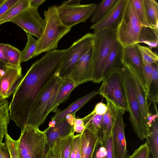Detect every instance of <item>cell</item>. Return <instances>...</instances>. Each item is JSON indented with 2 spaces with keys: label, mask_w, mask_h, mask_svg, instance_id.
Instances as JSON below:
<instances>
[{
  "label": "cell",
  "mask_w": 158,
  "mask_h": 158,
  "mask_svg": "<svg viewBox=\"0 0 158 158\" xmlns=\"http://www.w3.org/2000/svg\"><path fill=\"white\" fill-rule=\"evenodd\" d=\"M143 26L139 21L132 0H126L116 29L118 42L123 47L139 44Z\"/></svg>",
  "instance_id": "7"
},
{
  "label": "cell",
  "mask_w": 158,
  "mask_h": 158,
  "mask_svg": "<svg viewBox=\"0 0 158 158\" xmlns=\"http://www.w3.org/2000/svg\"><path fill=\"white\" fill-rule=\"evenodd\" d=\"M143 64H158V56L156 52L152 51L150 48L138 44Z\"/></svg>",
  "instance_id": "35"
},
{
  "label": "cell",
  "mask_w": 158,
  "mask_h": 158,
  "mask_svg": "<svg viewBox=\"0 0 158 158\" xmlns=\"http://www.w3.org/2000/svg\"><path fill=\"white\" fill-rule=\"evenodd\" d=\"M23 77L21 65H7L0 73V98L6 100L13 94Z\"/></svg>",
  "instance_id": "13"
},
{
  "label": "cell",
  "mask_w": 158,
  "mask_h": 158,
  "mask_svg": "<svg viewBox=\"0 0 158 158\" xmlns=\"http://www.w3.org/2000/svg\"><path fill=\"white\" fill-rule=\"evenodd\" d=\"M0 158H10V153L5 143H0Z\"/></svg>",
  "instance_id": "45"
},
{
  "label": "cell",
  "mask_w": 158,
  "mask_h": 158,
  "mask_svg": "<svg viewBox=\"0 0 158 158\" xmlns=\"http://www.w3.org/2000/svg\"><path fill=\"white\" fill-rule=\"evenodd\" d=\"M95 152H94V155H93V157L92 158H97L95 156Z\"/></svg>",
  "instance_id": "55"
},
{
  "label": "cell",
  "mask_w": 158,
  "mask_h": 158,
  "mask_svg": "<svg viewBox=\"0 0 158 158\" xmlns=\"http://www.w3.org/2000/svg\"><path fill=\"white\" fill-rule=\"evenodd\" d=\"M99 144L98 134L85 128L80 135L81 158H92Z\"/></svg>",
  "instance_id": "19"
},
{
  "label": "cell",
  "mask_w": 158,
  "mask_h": 158,
  "mask_svg": "<svg viewBox=\"0 0 158 158\" xmlns=\"http://www.w3.org/2000/svg\"><path fill=\"white\" fill-rule=\"evenodd\" d=\"M75 137V136H74ZM76 152V145L75 142L73 140L72 150L70 155V158H75Z\"/></svg>",
  "instance_id": "51"
},
{
  "label": "cell",
  "mask_w": 158,
  "mask_h": 158,
  "mask_svg": "<svg viewBox=\"0 0 158 158\" xmlns=\"http://www.w3.org/2000/svg\"><path fill=\"white\" fill-rule=\"evenodd\" d=\"M116 29L94 31V37L91 56L92 67L91 81L94 83H99L102 80L106 59L112 46L117 41Z\"/></svg>",
  "instance_id": "4"
},
{
  "label": "cell",
  "mask_w": 158,
  "mask_h": 158,
  "mask_svg": "<svg viewBox=\"0 0 158 158\" xmlns=\"http://www.w3.org/2000/svg\"><path fill=\"white\" fill-rule=\"evenodd\" d=\"M154 64H143V74L146 88L148 93L152 78Z\"/></svg>",
  "instance_id": "38"
},
{
  "label": "cell",
  "mask_w": 158,
  "mask_h": 158,
  "mask_svg": "<svg viewBox=\"0 0 158 158\" xmlns=\"http://www.w3.org/2000/svg\"><path fill=\"white\" fill-rule=\"evenodd\" d=\"M27 42L23 50L21 51V63L26 62L35 57V53L37 46V41L32 35L27 33Z\"/></svg>",
  "instance_id": "33"
},
{
  "label": "cell",
  "mask_w": 158,
  "mask_h": 158,
  "mask_svg": "<svg viewBox=\"0 0 158 158\" xmlns=\"http://www.w3.org/2000/svg\"><path fill=\"white\" fill-rule=\"evenodd\" d=\"M107 154V151L106 147L101 146L99 144L97 146L95 150V156L97 158H103Z\"/></svg>",
  "instance_id": "44"
},
{
  "label": "cell",
  "mask_w": 158,
  "mask_h": 158,
  "mask_svg": "<svg viewBox=\"0 0 158 158\" xmlns=\"http://www.w3.org/2000/svg\"><path fill=\"white\" fill-rule=\"evenodd\" d=\"M150 155L149 148L147 143L146 142L135 150L128 158H149Z\"/></svg>",
  "instance_id": "39"
},
{
  "label": "cell",
  "mask_w": 158,
  "mask_h": 158,
  "mask_svg": "<svg viewBox=\"0 0 158 158\" xmlns=\"http://www.w3.org/2000/svg\"><path fill=\"white\" fill-rule=\"evenodd\" d=\"M45 1V0H30V7L38 9V7Z\"/></svg>",
  "instance_id": "49"
},
{
  "label": "cell",
  "mask_w": 158,
  "mask_h": 158,
  "mask_svg": "<svg viewBox=\"0 0 158 158\" xmlns=\"http://www.w3.org/2000/svg\"><path fill=\"white\" fill-rule=\"evenodd\" d=\"M138 44L123 47L122 63L123 65L125 64L131 65L145 85L143 74V64Z\"/></svg>",
  "instance_id": "18"
},
{
  "label": "cell",
  "mask_w": 158,
  "mask_h": 158,
  "mask_svg": "<svg viewBox=\"0 0 158 158\" xmlns=\"http://www.w3.org/2000/svg\"><path fill=\"white\" fill-rule=\"evenodd\" d=\"M146 139L152 158H158V118L152 123Z\"/></svg>",
  "instance_id": "26"
},
{
  "label": "cell",
  "mask_w": 158,
  "mask_h": 158,
  "mask_svg": "<svg viewBox=\"0 0 158 158\" xmlns=\"http://www.w3.org/2000/svg\"><path fill=\"white\" fill-rule=\"evenodd\" d=\"M81 133L75 135L74 140L76 145V152L75 158H81L80 139Z\"/></svg>",
  "instance_id": "46"
},
{
  "label": "cell",
  "mask_w": 158,
  "mask_h": 158,
  "mask_svg": "<svg viewBox=\"0 0 158 158\" xmlns=\"http://www.w3.org/2000/svg\"><path fill=\"white\" fill-rule=\"evenodd\" d=\"M148 98L153 102L155 111H157V104L158 98V65L154 64L152 72V78Z\"/></svg>",
  "instance_id": "31"
},
{
  "label": "cell",
  "mask_w": 158,
  "mask_h": 158,
  "mask_svg": "<svg viewBox=\"0 0 158 158\" xmlns=\"http://www.w3.org/2000/svg\"><path fill=\"white\" fill-rule=\"evenodd\" d=\"M62 81L58 72L48 81L32 104L26 125L39 127L44 123L47 116L51 112Z\"/></svg>",
  "instance_id": "2"
},
{
  "label": "cell",
  "mask_w": 158,
  "mask_h": 158,
  "mask_svg": "<svg viewBox=\"0 0 158 158\" xmlns=\"http://www.w3.org/2000/svg\"><path fill=\"white\" fill-rule=\"evenodd\" d=\"M76 113L68 114L66 116L65 118L68 123L72 126H73L76 118Z\"/></svg>",
  "instance_id": "50"
},
{
  "label": "cell",
  "mask_w": 158,
  "mask_h": 158,
  "mask_svg": "<svg viewBox=\"0 0 158 158\" xmlns=\"http://www.w3.org/2000/svg\"><path fill=\"white\" fill-rule=\"evenodd\" d=\"M158 113H156L153 114L150 113L147 119V124L149 128L151 127L152 123L158 118Z\"/></svg>",
  "instance_id": "48"
},
{
  "label": "cell",
  "mask_w": 158,
  "mask_h": 158,
  "mask_svg": "<svg viewBox=\"0 0 158 158\" xmlns=\"http://www.w3.org/2000/svg\"><path fill=\"white\" fill-rule=\"evenodd\" d=\"M7 65H8L0 61V73L5 69Z\"/></svg>",
  "instance_id": "52"
},
{
  "label": "cell",
  "mask_w": 158,
  "mask_h": 158,
  "mask_svg": "<svg viewBox=\"0 0 158 158\" xmlns=\"http://www.w3.org/2000/svg\"><path fill=\"white\" fill-rule=\"evenodd\" d=\"M117 1L104 0L97 5L91 19V22L94 24L101 20L111 9Z\"/></svg>",
  "instance_id": "30"
},
{
  "label": "cell",
  "mask_w": 158,
  "mask_h": 158,
  "mask_svg": "<svg viewBox=\"0 0 158 158\" xmlns=\"http://www.w3.org/2000/svg\"><path fill=\"white\" fill-rule=\"evenodd\" d=\"M108 108L107 105L100 102L95 105L92 111L97 114L104 115L107 111Z\"/></svg>",
  "instance_id": "42"
},
{
  "label": "cell",
  "mask_w": 158,
  "mask_h": 158,
  "mask_svg": "<svg viewBox=\"0 0 158 158\" xmlns=\"http://www.w3.org/2000/svg\"><path fill=\"white\" fill-rule=\"evenodd\" d=\"M138 18L144 27L153 28L150 24L145 9L144 0H132Z\"/></svg>",
  "instance_id": "36"
},
{
  "label": "cell",
  "mask_w": 158,
  "mask_h": 158,
  "mask_svg": "<svg viewBox=\"0 0 158 158\" xmlns=\"http://www.w3.org/2000/svg\"><path fill=\"white\" fill-rule=\"evenodd\" d=\"M108 110L103 115L100 129L97 134L100 144L102 146L107 138L112 134L114 122L113 114L109 104L107 102Z\"/></svg>",
  "instance_id": "23"
},
{
  "label": "cell",
  "mask_w": 158,
  "mask_h": 158,
  "mask_svg": "<svg viewBox=\"0 0 158 158\" xmlns=\"http://www.w3.org/2000/svg\"><path fill=\"white\" fill-rule=\"evenodd\" d=\"M94 37V33H88L74 42L67 49L58 72L63 80L69 77L75 65L92 46Z\"/></svg>",
  "instance_id": "10"
},
{
  "label": "cell",
  "mask_w": 158,
  "mask_h": 158,
  "mask_svg": "<svg viewBox=\"0 0 158 158\" xmlns=\"http://www.w3.org/2000/svg\"><path fill=\"white\" fill-rule=\"evenodd\" d=\"M122 73L129 120L134 131L141 140L146 139L149 134L150 128L144 121L139 104L131 78L125 65L122 68Z\"/></svg>",
  "instance_id": "6"
},
{
  "label": "cell",
  "mask_w": 158,
  "mask_h": 158,
  "mask_svg": "<svg viewBox=\"0 0 158 158\" xmlns=\"http://www.w3.org/2000/svg\"><path fill=\"white\" fill-rule=\"evenodd\" d=\"M17 141L20 158H44L47 144L45 130L26 125Z\"/></svg>",
  "instance_id": "5"
},
{
  "label": "cell",
  "mask_w": 158,
  "mask_h": 158,
  "mask_svg": "<svg viewBox=\"0 0 158 158\" xmlns=\"http://www.w3.org/2000/svg\"><path fill=\"white\" fill-rule=\"evenodd\" d=\"M45 130L47 141V148L58 138L75 133L73 126L70 125L65 118L56 123L54 127H48Z\"/></svg>",
  "instance_id": "20"
},
{
  "label": "cell",
  "mask_w": 158,
  "mask_h": 158,
  "mask_svg": "<svg viewBox=\"0 0 158 158\" xmlns=\"http://www.w3.org/2000/svg\"><path fill=\"white\" fill-rule=\"evenodd\" d=\"M102 146L106 147L107 151V155L103 158H114L112 134L107 138Z\"/></svg>",
  "instance_id": "40"
},
{
  "label": "cell",
  "mask_w": 158,
  "mask_h": 158,
  "mask_svg": "<svg viewBox=\"0 0 158 158\" xmlns=\"http://www.w3.org/2000/svg\"><path fill=\"white\" fill-rule=\"evenodd\" d=\"M110 106L114 117L112 130L114 158H128L129 155L125 136L126 124L123 122V114L112 103Z\"/></svg>",
  "instance_id": "12"
},
{
  "label": "cell",
  "mask_w": 158,
  "mask_h": 158,
  "mask_svg": "<svg viewBox=\"0 0 158 158\" xmlns=\"http://www.w3.org/2000/svg\"><path fill=\"white\" fill-rule=\"evenodd\" d=\"M158 29L144 27L141 30L139 39V43L147 44L151 49L156 48L158 46Z\"/></svg>",
  "instance_id": "28"
},
{
  "label": "cell",
  "mask_w": 158,
  "mask_h": 158,
  "mask_svg": "<svg viewBox=\"0 0 158 158\" xmlns=\"http://www.w3.org/2000/svg\"><path fill=\"white\" fill-rule=\"evenodd\" d=\"M5 144L10 154V158H20L17 140L12 139L8 133L5 135Z\"/></svg>",
  "instance_id": "37"
},
{
  "label": "cell",
  "mask_w": 158,
  "mask_h": 158,
  "mask_svg": "<svg viewBox=\"0 0 158 158\" xmlns=\"http://www.w3.org/2000/svg\"><path fill=\"white\" fill-rule=\"evenodd\" d=\"M9 105L7 100L0 98V143L7 133L8 125L10 120Z\"/></svg>",
  "instance_id": "25"
},
{
  "label": "cell",
  "mask_w": 158,
  "mask_h": 158,
  "mask_svg": "<svg viewBox=\"0 0 158 158\" xmlns=\"http://www.w3.org/2000/svg\"><path fill=\"white\" fill-rule=\"evenodd\" d=\"M44 158H45V156H44Z\"/></svg>",
  "instance_id": "56"
},
{
  "label": "cell",
  "mask_w": 158,
  "mask_h": 158,
  "mask_svg": "<svg viewBox=\"0 0 158 158\" xmlns=\"http://www.w3.org/2000/svg\"><path fill=\"white\" fill-rule=\"evenodd\" d=\"M19 0H6L4 3L0 6V19L3 15Z\"/></svg>",
  "instance_id": "41"
},
{
  "label": "cell",
  "mask_w": 158,
  "mask_h": 158,
  "mask_svg": "<svg viewBox=\"0 0 158 158\" xmlns=\"http://www.w3.org/2000/svg\"><path fill=\"white\" fill-rule=\"evenodd\" d=\"M30 0H19L0 19V25L8 22H10L22 11L30 6Z\"/></svg>",
  "instance_id": "27"
},
{
  "label": "cell",
  "mask_w": 158,
  "mask_h": 158,
  "mask_svg": "<svg viewBox=\"0 0 158 158\" xmlns=\"http://www.w3.org/2000/svg\"><path fill=\"white\" fill-rule=\"evenodd\" d=\"M77 86L69 77L63 80L57 92L51 112H56L58 106L68 99L72 91Z\"/></svg>",
  "instance_id": "24"
},
{
  "label": "cell",
  "mask_w": 158,
  "mask_h": 158,
  "mask_svg": "<svg viewBox=\"0 0 158 158\" xmlns=\"http://www.w3.org/2000/svg\"><path fill=\"white\" fill-rule=\"evenodd\" d=\"M6 0H0V6L3 4Z\"/></svg>",
  "instance_id": "54"
},
{
  "label": "cell",
  "mask_w": 158,
  "mask_h": 158,
  "mask_svg": "<svg viewBox=\"0 0 158 158\" xmlns=\"http://www.w3.org/2000/svg\"><path fill=\"white\" fill-rule=\"evenodd\" d=\"M92 46L77 61L69 75V77L77 86L91 81L92 67L91 56Z\"/></svg>",
  "instance_id": "14"
},
{
  "label": "cell",
  "mask_w": 158,
  "mask_h": 158,
  "mask_svg": "<svg viewBox=\"0 0 158 158\" xmlns=\"http://www.w3.org/2000/svg\"><path fill=\"white\" fill-rule=\"evenodd\" d=\"M131 78L140 106L143 118L147 124V119L150 113L148 103V92L134 69L129 64H125ZM148 125V124H147Z\"/></svg>",
  "instance_id": "17"
},
{
  "label": "cell",
  "mask_w": 158,
  "mask_h": 158,
  "mask_svg": "<svg viewBox=\"0 0 158 158\" xmlns=\"http://www.w3.org/2000/svg\"><path fill=\"white\" fill-rule=\"evenodd\" d=\"M5 44H0V61L6 65H10L5 56L4 52Z\"/></svg>",
  "instance_id": "47"
},
{
  "label": "cell",
  "mask_w": 158,
  "mask_h": 158,
  "mask_svg": "<svg viewBox=\"0 0 158 158\" xmlns=\"http://www.w3.org/2000/svg\"><path fill=\"white\" fill-rule=\"evenodd\" d=\"M20 27L26 33L39 39L45 25V20L40 16L38 9L29 7L10 21Z\"/></svg>",
  "instance_id": "11"
},
{
  "label": "cell",
  "mask_w": 158,
  "mask_h": 158,
  "mask_svg": "<svg viewBox=\"0 0 158 158\" xmlns=\"http://www.w3.org/2000/svg\"><path fill=\"white\" fill-rule=\"evenodd\" d=\"M74 136L73 132L57 139L46 148L45 158H70Z\"/></svg>",
  "instance_id": "16"
},
{
  "label": "cell",
  "mask_w": 158,
  "mask_h": 158,
  "mask_svg": "<svg viewBox=\"0 0 158 158\" xmlns=\"http://www.w3.org/2000/svg\"><path fill=\"white\" fill-rule=\"evenodd\" d=\"M73 127L75 132L81 133L85 128L82 118H76Z\"/></svg>",
  "instance_id": "43"
},
{
  "label": "cell",
  "mask_w": 158,
  "mask_h": 158,
  "mask_svg": "<svg viewBox=\"0 0 158 158\" xmlns=\"http://www.w3.org/2000/svg\"><path fill=\"white\" fill-rule=\"evenodd\" d=\"M4 52L10 65L16 66L21 65V51L20 50L10 44H5Z\"/></svg>",
  "instance_id": "34"
},
{
  "label": "cell",
  "mask_w": 158,
  "mask_h": 158,
  "mask_svg": "<svg viewBox=\"0 0 158 158\" xmlns=\"http://www.w3.org/2000/svg\"><path fill=\"white\" fill-rule=\"evenodd\" d=\"M123 48L118 41L112 46L105 61L103 77L114 69L123 67L120 66H123L121 61Z\"/></svg>",
  "instance_id": "22"
},
{
  "label": "cell",
  "mask_w": 158,
  "mask_h": 158,
  "mask_svg": "<svg viewBox=\"0 0 158 158\" xmlns=\"http://www.w3.org/2000/svg\"><path fill=\"white\" fill-rule=\"evenodd\" d=\"M56 123V122L55 120H52L50 121L49 124V127H54Z\"/></svg>",
  "instance_id": "53"
},
{
  "label": "cell",
  "mask_w": 158,
  "mask_h": 158,
  "mask_svg": "<svg viewBox=\"0 0 158 158\" xmlns=\"http://www.w3.org/2000/svg\"><path fill=\"white\" fill-rule=\"evenodd\" d=\"M98 94V91L94 90L72 103L65 109L60 111L57 110L56 114L52 118V120L57 123L65 118L68 114L76 113L85 104Z\"/></svg>",
  "instance_id": "21"
},
{
  "label": "cell",
  "mask_w": 158,
  "mask_h": 158,
  "mask_svg": "<svg viewBox=\"0 0 158 158\" xmlns=\"http://www.w3.org/2000/svg\"><path fill=\"white\" fill-rule=\"evenodd\" d=\"M81 0L64 2L57 7L60 18L65 26L71 28L79 23L85 22L93 15L97 5L80 4Z\"/></svg>",
  "instance_id": "9"
},
{
  "label": "cell",
  "mask_w": 158,
  "mask_h": 158,
  "mask_svg": "<svg viewBox=\"0 0 158 158\" xmlns=\"http://www.w3.org/2000/svg\"><path fill=\"white\" fill-rule=\"evenodd\" d=\"M103 115L97 114L92 111L82 118L85 128L97 134L100 127Z\"/></svg>",
  "instance_id": "32"
},
{
  "label": "cell",
  "mask_w": 158,
  "mask_h": 158,
  "mask_svg": "<svg viewBox=\"0 0 158 158\" xmlns=\"http://www.w3.org/2000/svg\"><path fill=\"white\" fill-rule=\"evenodd\" d=\"M126 1V0H117L108 13L99 21L91 26L90 29L94 31L116 29Z\"/></svg>",
  "instance_id": "15"
},
{
  "label": "cell",
  "mask_w": 158,
  "mask_h": 158,
  "mask_svg": "<svg viewBox=\"0 0 158 158\" xmlns=\"http://www.w3.org/2000/svg\"><path fill=\"white\" fill-rule=\"evenodd\" d=\"M44 15L45 25L41 37L37 40L35 57L42 52L56 49L60 40L71 30L62 22L55 5L44 11Z\"/></svg>",
  "instance_id": "3"
},
{
  "label": "cell",
  "mask_w": 158,
  "mask_h": 158,
  "mask_svg": "<svg viewBox=\"0 0 158 158\" xmlns=\"http://www.w3.org/2000/svg\"><path fill=\"white\" fill-rule=\"evenodd\" d=\"M67 49L46 52L34 62L15 91L9 105L10 120L22 130L27 125L31 107L48 81L59 72Z\"/></svg>",
  "instance_id": "1"
},
{
  "label": "cell",
  "mask_w": 158,
  "mask_h": 158,
  "mask_svg": "<svg viewBox=\"0 0 158 158\" xmlns=\"http://www.w3.org/2000/svg\"><path fill=\"white\" fill-rule=\"evenodd\" d=\"M146 15L149 22L153 28L158 27V3L155 0H144Z\"/></svg>",
  "instance_id": "29"
},
{
  "label": "cell",
  "mask_w": 158,
  "mask_h": 158,
  "mask_svg": "<svg viewBox=\"0 0 158 158\" xmlns=\"http://www.w3.org/2000/svg\"><path fill=\"white\" fill-rule=\"evenodd\" d=\"M122 68L114 69L104 77L98 92V94L111 102L123 114L128 111V108L123 81Z\"/></svg>",
  "instance_id": "8"
}]
</instances>
